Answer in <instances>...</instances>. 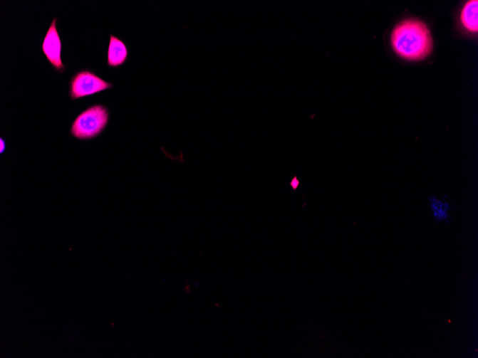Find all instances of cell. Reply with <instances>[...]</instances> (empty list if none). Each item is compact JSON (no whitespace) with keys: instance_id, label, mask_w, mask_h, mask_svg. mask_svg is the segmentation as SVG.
I'll use <instances>...</instances> for the list:
<instances>
[{"instance_id":"cell-3","label":"cell","mask_w":478,"mask_h":358,"mask_svg":"<svg viewBox=\"0 0 478 358\" xmlns=\"http://www.w3.org/2000/svg\"><path fill=\"white\" fill-rule=\"evenodd\" d=\"M113 87V84L104 80L93 70H80L69 81V97L74 101L112 89Z\"/></svg>"},{"instance_id":"cell-5","label":"cell","mask_w":478,"mask_h":358,"mask_svg":"<svg viewBox=\"0 0 478 358\" xmlns=\"http://www.w3.org/2000/svg\"><path fill=\"white\" fill-rule=\"evenodd\" d=\"M128 48L120 38L110 35V43L108 48V66L110 68H120L127 61L128 58Z\"/></svg>"},{"instance_id":"cell-1","label":"cell","mask_w":478,"mask_h":358,"mask_svg":"<svg viewBox=\"0 0 478 358\" xmlns=\"http://www.w3.org/2000/svg\"><path fill=\"white\" fill-rule=\"evenodd\" d=\"M394 51L407 60H420L430 56L432 39L427 26L417 20H407L399 23L391 35Z\"/></svg>"},{"instance_id":"cell-2","label":"cell","mask_w":478,"mask_h":358,"mask_svg":"<svg viewBox=\"0 0 478 358\" xmlns=\"http://www.w3.org/2000/svg\"><path fill=\"white\" fill-rule=\"evenodd\" d=\"M110 121V112L102 104H95L80 113L73 120L70 135L79 140L88 141L99 137Z\"/></svg>"},{"instance_id":"cell-8","label":"cell","mask_w":478,"mask_h":358,"mask_svg":"<svg viewBox=\"0 0 478 358\" xmlns=\"http://www.w3.org/2000/svg\"><path fill=\"white\" fill-rule=\"evenodd\" d=\"M0 154H3L7 148L6 141L3 137L0 138Z\"/></svg>"},{"instance_id":"cell-4","label":"cell","mask_w":478,"mask_h":358,"mask_svg":"<svg viewBox=\"0 0 478 358\" xmlns=\"http://www.w3.org/2000/svg\"><path fill=\"white\" fill-rule=\"evenodd\" d=\"M58 18H55L46 33L42 50L47 60L58 73H64L66 65L62 60V42L57 28Z\"/></svg>"},{"instance_id":"cell-7","label":"cell","mask_w":478,"mask_h":358,"mask_svg":"<svg viewBox=\"0 0 478 358\" xmlns=\"http://www.w3.org/2000/svg\"><path fill=\"white\" fill-rule=\"evenodd\" d=\"M461 23L463 27L471 33L478 31V1L471 0L467 2L461 13Z\"/></svg>"},{"instance_id":"cell-6","label":"cell","mask_w":478,"mask_h":358,"mask_svg":"<svg viewBox=\"0 0 478 358\" xmlns=\"http://www.w3.org/2000/svg\"><path fill=\"white\" fill-rule=\"evenodd\" d=\"M428 201L435 221L437 223H450L454 208L447 197L439 198L436 196H432L428 199Z\"/></svg>"}]
</instances>
